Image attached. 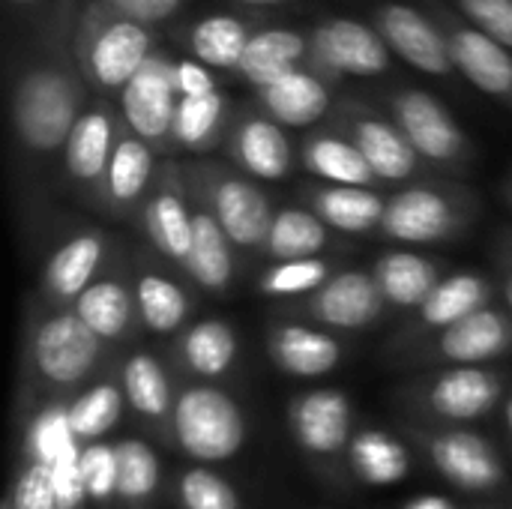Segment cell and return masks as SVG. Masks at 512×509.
<instances>
[{
  "label": "cell",
  "mask_w": 512,
  "mask_h": 509,
  "mask_svg": "<svg viewBox=\"0 0 512 509\" xmlns=\"http://www.w3.org/2000/svg\"><path fill=\"white\" fill-rule=\"evenodd\" d=\"M90 99L93 90L75 63L72 36H33L9 81V123L18 153L33 162L63 156Z\"/></svg>",
  "instance_id": "1"
},
{
  "label": "cell",
  "mask_w": 512,
  "mask_h": 509,
  "mask_svg": "<svg viewBox=\"0 0 512 509\" xmlns=\"http://www.w3.org/2000/svg\"><path fill=\"white\" fill-rule=\"evenodd\" d=\"M159 48V30L120 18L96 0H84L72 36V54L93 96L117 102L126 84Z\"/></svg>",
  "instance_id": "2"
},
{
  "label": "cell",
  "mask_w": 512,
  "mask_h": 509,
  "mask_svg": "<svg viewBox=\"0 0 512 509\" xmlns=\"http://www.w3.org/2000/svg\"><path fill=\"white\" fill-rule=\"evenodd\" d=\"M381 108L396 120L417 156L438 174H465L477 147L456 114L426 87L396 84L381 96Z\"/></svg>",
  "instance_id": "3"
},
{
  "label": "cell",
  "mask_w": 512,
  "mask_h": 509,
  "mask_svg": "<svg viewBox=\"0 0 512 509\" xmlns=\"http://www.w3.org/2000/svg\"><path fill=\"white\" fill-rule=\"evenodd\" d=\"M477 198L453 180H417L387 198L381 231L408 246H432L459 237L477 216Z\"/></svg>",
  "instance_id": "4"
},
{
  "label": "cell",
  "mask_w": 512,
  "mask_h": 509,
  "mask_svg": "<svg viewBox=\"0 0 512 509\" xmlns=\"http://www.w3.org/2000/svg\"><path fill=\"white\" fill-rule=\"evenodd\" d=\"M186 186L213 210L228 240L237 249H264L276 210L264 189L243 171H231L216 162H195L183 168Z\"/></svg>",
  "instance_id": "5"
},
{
  "label": "cell",
  "mask_w": 512,
  "mask_h": 509,
  "mask_svg": "<svg viewBox=\"0 0 512 509\" xmlns=\"http://www.w3.org/2000/svg\"><path fill=\"white\" fill-rule=\"evenodd\" d=\"M171 432L189 459L201 465H219L243 450L249 426L243 408L225 390L195 384L177 396Z\"/></svg>",
  "instance_id": "6"
},
{
  "label": "cell",
  "mask_w": 512,
  "mask_h": 509,
  "mask_svg": "<svg viewBox=\"0 0 512 509\" xmlns=\"http://www.w3.org/2000/svg\"><path fill=\"white\" fill-rule=\"evenodd\" d=\"M393 60V51L369 18L324 15L309 27V69L333 87L354 78H384L393 72Z\"/></svg>",
  "instance_id": "7"
},
{
  "label": "cell",
  "mask_w": 512,
  "mask_h": 509,
  "mask_svg": "<svg viewBox=\"0 0 512 509\" xmlns=\"http://www.w3.org/2000/svg\"><path fill=\"white\" fill-rule=\"evenodd\" d=\"M330 117L333 126H339L363 153L378 183H417L426 180V174L432 171L384 108L360 96H342L336 99Z\"/></svg>",
  "instance_id": "8"
},
{
  "label": "cell",
  "mask_w": 512,
  "mask_h": 509,
  "mask_svg": "<svg viewBox=\"0 0 512 509\" xmlns=\"http://www.w3.org/2000/svg\"><path fill=\"white\" fill-rule=\"evenodd\" d=\"M369 21L381 33L396 60L408 63L411 69L429 78L459 81L444 30L420 0H372Z\"/></svg>",
  "instance_id": "9"
},
{
  "label": "cell",
  "mask_w": 512,
  "mask_h": 509,
  "mask_svg": "<svg viewBox=\"0 0 512 509\" xmlns=\"http://www.w3.org/2000/svg\"><path fill=\"white\" fill-rule=\"evenodd\" d=\"M420 3L441 24L459 78L512 111V51L489 39L471 21H465L447 0H420Z\"/></svg>",
  "instance_id": "10"
},
{
  "label": "cell",
  "mask_w": 512,
  "mask_h": 509,
  "mask_svg": "<svg viewBox=\"0 0 512 509\" xmlns=\"http://www.w3.org/2000/svg\"><path fill=\"white\" fill-rule=\"evenodd\" d=\"M102 360V339L72 312L48 315L30 336V363L42 384L75 387Z\"/></svg>",
  "instance_id": "11"
},
{
  "label": "cell",
  "mask_w": 512,
  "mask_h": 509,
  "mask_svg": "<svg viewBox=\"0 0 512 509\" xmlns=\"http://www.w3.org/2000/svg\"><path fill=\"white\" fill-rule=\"evenodd\" d=\"M174 60L165 48H159L144 69L126 84L117 96L120 117L129 132L147 141L156 153L174 150V114H177V84H174Z\"/></svg>",
  "instance_id": "12"
},
{
  "label": "cell",
  "mask_w": 512,
  "mask_h": 509,
  "mask_svg": "<svg viewBox=\"0 0 512 509\" xmlns=\"http://www.w3.org/2000/svg\"><path fill=\"white\" fill-rule=\"evenodd\" d=\"M120 132H123V117H120V108L114 105V99L93 96L63 147V156H60L63 180L72 189L96 195L102 201L108 162H111Z\"/></svg>",
  "instance_id": "13"
},
{
  "label": "cell",
  "mask_w": 512,
  "mask_h": 509,
  "mask_svg": "<svg viewBox=\"0 0 512 509\" xmlns=\"http://www.w3.org/2000/svg\"><path fill=\"white\" fill-rule=\"evenodd\" d=\"M417 444L435 471L462 492H495L507 483V471L495 447L471 429L417 432Z\"/></svg>",
  "instance_id": "14"
},
{
  "label": "cell",
  "mask_w": 512,
  "mask_h": 509,
  "mask_svg": "<svg viewBox=\"0 0 512 509\" xmlns=\"http://www.w3.org/2000/svg\"><path fill=\"white\" fill-rule=\"evenodd\" d=\"M225 153L234 168L252 180H285L300 159L288 129L267 117L258 105H246L234 114Z\"/></svg>",
  "instance_id": "15"
},
{
  "label": "cell",
  "mask_w": 512,
  "mask_h": 509,
  "mask_svg": "<svg viewBox=\"0 0 512 509\" xmlns=\"http://www.w3.org/2000/svg\"><path fill=\"white\" fill-rule=\"evenodd\" d=\"M504 387L507 381L486 366H459L417 384L414 402L429 417L447 423H471L486 417L501 402Z\"/></svg>",
  "instance_id": "16"
},
{
  "label": "cell",
  "mask_w": 512,
  "mask_h": 509,
  "mask_svg": "<svg viewBox=\"0 0 512 509\" xmlns=\"http://www.w3.org/2000/svg\"><path fill=\"white\" fill-rule=\"evenodd\" d=\"M417 357L423 363H447L459 366H483L512 351V318L501 309H480L471 318L417 342Z\"/></svg>",
  "instance_id": "17"
},
{
  "label": "cell",
  "mask_w": 512,
  "mask_h": 509,
  "mask_svg": "<svg viewBox=\"0 0 512 509\" xmlns=\"http://www.w3.org/2000/svg\"><path fill=\"white\" fill-rule=\"evenodd\" d=\"M141 219L150 243L168 261L186 267L192 255V195L180 165L168 162L159 168L156 183L141 207Z\"/></svg>",
  "instance_id": "18"
},
{
  "label": "cell",
  "mask_w": 512,
  "mask_h": 509,
  "mask_svg": "<svg viewBox=\"0 0 512 509\" xmlns=\"http://www.w3.org/2000/svg\"><path fill=\"white\" fill-rule=\"evenodd\" d=\"M384 294L372 273L342 270L330 276L318 291H312L297 309L315 324L336 330H363L384 315Z\"/></svg>",
  "instance_id": "19"
},
{
  "label": "cell",
  "mask_w": 512,
  "mask_h": 509,
  "mask_svg": "<svg viewBox=\"0 0 512 509\" xmlns=\"http://www.w3.org/2000/svg\"><path fill=\"white\" fill-rule=\"evenodd\" d=\"M351 402L342 390H309L288 408V426L297 447L309 456L330 459L351 444Z\"/></svg>",
  "instance_id": "20"
},
{
  "label": "cell",
  "mask_w": 512,
  "mask_h": 509,
  "mask_svg": "<svg viewBox=\"0 0 512 509\" xmlns=\"http://www.w3.org/2000/svg\"><path fill=\"white\" fill-rule=\"evenodd\" d=\"M261 27V18L252 12H207L198 15L174 30L177 42L189 51L192 60L210 66L213 72H231L237 75V66L243 60V51L255 30Z\"/></svg>",
  "instance_id": "21"
},
{
  "label": "cell",
  "mask_w": 512,
  "mask_h": 509,
  "mask_svg": "<svg viewBox=\"0 0 512 509\" xmlns=\"http://www.w3.org/2000/svg\"><path fill=\"white\" fill-rule=\"evenodd\" d=\"M255 105L285 129H315L336 108V87L309 66L255 90Z\"/></svg>",
  "instance_id": "22"
},
{
  "label": "cell",
  "mask_w": 512,
  "mask_h": 509,
  "mask_svg": "<svg viewBox=\"0 0 512 509\" xmlns=\"http://www.w3.org/2000/svg\"><path fill=\"white\" fill-rule=\"evenodd\" d=\"M492 300V282L480 273H453L441 279V285L432 291V297L417 309L414 324L399 336V345L411 348L465 318L486 309Z\"/></svg>",
  "instance_id": "23"
},
{
  "label": "cell",
  "mask_w": 512,
  "mask_h": 509,
  "mask_svg": "<svg viewBox=\"0 0 512 509\" xmlns=\"http://www.w3.org/2000/svg\"><path fill=\"white\" fill-rule=\"evenodd\" d=\"M105 252L108 237L99 228H84L72 234L48 255L39 276L42 294L54 303H75L96 282V273L105 264Z\"/></svg>",
  "instance_id": "24"
},
{
  "label": "cell",
  "mask_w": 512,
  "mask_h": 509,
  "mask_svg": "<svg viewBox=\"0 0 512 509\" xmlns=\"http://www.w3.org/2000/svg\"><path fill=\"white\" fill-rule=\"evenodd\" d=\"M300 165L306 174H312L321 183L330 186H363L375 189L378 177L363 159V153L354 147V141L339 126H315L303 135L300 147Z\"/></svg>",
  "instance_id": "25"
},
{
  "label": "cell",
  "mask_w": 512,
  "mask_h": 509,
  "mask_svg": "<svg viewBox=\"0 0 512 509\" xmlns=\"http://www.w3.org/2000/svg\"><path fill=\"white\" fill-rule=\"evenodd\" d=\"M303 66H309V30L261 24L243 51L237 78L246 81L252 90H261Z\"/></svg>",
  "instance_id": "26"
},
{
  "label": "cell",
  "mask_w": 512,
  "mask_h": 509,
  "mask_svg": "<svg viewBox=\"0 0 512 509\" xmlns=\"http://www.w3.org/2000/svg\"><path fill=\"white\" fill-rule=\"evenodd\" d=\"M156 174H159L156 150L147 141H141L135 132H129L123 123V132H120L111 162H108L102 204L111 213H129L132 207L147 201V195L156 183Z\"/></svg>",
  "instance_id": "27"
},
{
  "label": "cell",
  "mask_w": 512,
  "mask_h": 509,
  "mask_svg": "<svg viewBox=\"0 0 512 509\" xmlns=\"http://www.w3.org/2000/svg\"><path fill=\"white\" fill-rule=\"evenodd\" d=\"M192 195V255L186 273L192 282L210 294H225L234 282V243L213 216V210L189 189Z\"/></svg>",
  "instance_id": "28"
},
{
  "label": "cell",
  "mask_w": 512,
  "mask_h": 509,
  "mask_svg": "<svg viewBox=\"0 0 512 509\" xmlns=\"http://www.w3.org/2000/svg\"><path fill=\"white\" fill-rule=\"evenodd\" d=\"M309 210L336 231L345 234H366L372 228H381L387 198L378 189H363V186H330V183H315L306 189Z\"/></svg>",
  "instance_id": "29"
},
{
  "label": "cell",
  "mask_w": 512,
  "mask_h": 509,
  "mask_svg": "<svg viewBox=\"0 0 512 509\" xmlns=\"http://www.w3.org/2000/svg\"><path fill=\"white\" fill-rule=\"evenodd\" d=\"M273 363L294 378H321L342 363V345L324 330L306 324H282L270 336Z\"/></svg>",
  "instance_id": "30"
},
{
  "label": "cell",
  "mask_w": 512,
  "mask_h": 509,
  "mask_svg": "<svg viewBox=\"0 0 512 509\" xmlns=\"http://www.w3.org/2000/svg\"><path fill=\"white\" fill-rule=\"evenodd\" d=\"M231 99L222 90L204 93V96H183L177 102L174 114V150L186 153H210L219 144H225L228 129L234 123Z\"/></svg>",
  "instance_id": "31"
},
{
  "label": "cell",
  "mask_w": 512,
  "mask_h": 509,
  "mask_svg": "<svg viewBox=\"0 0 512 509\" xmlns=\"http://www.w3.org/2000/svg\"><path fill=\"white\" fill-rule=\"evenodd\" d=\"M384 300L396 309H420L441 285V267L417 252H387L372 270Z\"/></svg>",
  "instance_id": "32"
},
{
  "label": "cell",
  "mask_w": 512,
  "mask_h": 509,
  "mask_svg": "<svg viewBox=\"0 0 512 509\" xmlns=\"http://www.w3.org/2000/svg\"><path fill=\"white\" fill-rule=\"evenodd\" d=\"M348 465L363 486H396L411 471V453L390 432L366 429L351 438Z\"/></svg>",
  "instance_id": "33"
},
{
  "label": "cell",
  "mask_w": 512,
  "mask_h": 509,
  "mask_svg": "<svg viewBox=\"0 0 512 509\" xmlns=\"http://www.w3.org/2000/svg\"><path fill=\"white\" fill-rule=\"evenodd\" d=\"M72 312L102 339L117 342L129 333L135 309V294L120 279H96L75 303Z\"/></svg>",
  "instance_id": "34"
},
{
  "label": "cell",
  "mask_w": 512,
  "mask_h": 509,
  "mask_svg": "<svg viewBox=\"0 0 512 509\" xmlns=\"http://www.w3.org/2000/svg\"><path fill=\"white\" fill-rule=\"evenodd\" d=\"M120 381H123V393H126V402L129 408L150 420V423H165L171 420L174 414V387H171V378L168 372L162 369V363L147 354V351H138L132 357H126L123 363V372H120Z\"/></svg>",
  "instance_id": "35"
},
{
  "label": "cell",
  "mask_w": 512,
  "mask_h": 509,
  "mask_svg": "<svg viewBox=\"0 0 512 509\" xmlns=\"http://www.w3.org/2000/svg\"><path fill=\"white\" fill-rule=\"evenodd\" d=\"M180 360L198 378H222L237 360V333L228 321L207 318L180 339Z\"/></svg>",
  "instance_id": "36"
},
{
  "label": "cell",
  "mask_w": 512,
  "mask_h": 509,
  "mask_svg": "<svg viewBox=\"0 0 512 509\" xmlns=\"http://www.w3.org/2000/svg\"><path fill=\"white\" fill-rule=\"evenodd\" d=\"M126 393L117 381L105 378L96 381L90 390H84L81 396H75L66 408H69V426L78 444H96L105 441V435L120 423L123 411H126Z\"/></svg>",
  "instance_id": "37"
},
{
  "label": "cell",
  "mask_w": 512,
  "mask_h": 509,
  "mask_svg": "<svg viewBox=\"0 0 512 509\" xmlns=\"http://www.w3.org/2000/svg\"><path fill=\"white\" fill-rule=\"evenodd\" d=\"M132 294H135V309H138L141 324L153 333H174L189 318L186 291L162 273L141 270L135 276Z\"/></svg>",
  "instance_id": "38"
},
{
  "label": "cell",
  "mask_w": 512,
  "mask_h": 509,
  "mask_svg": "<svg viewBox=\"0 0 512 509\" xmlns=\"http://www.w3.org/2000/svg\"><path fill=\"white\" fill-rule=\"evenodd\" d=\"M327 246V225L303 207H282L276 210V219L267 234V255L279 261H306L318 258V252Z\"/></svg>",
  "instance_id": "39"
},
{
  "label": "cell",
  "mask_w": 512,
  "mask_h": 509,
  "mask_svg": "<svg viewBox=\"0 0 512 509\" xmlns=\"http://www.w3.org/2000/svg\"><path fill=\"white\" fill-rule=\"evenodd\" d=\"M117 450V501L129 507L150 504L162 486V465L156 450L141 438H123Z\"/></svg>",
  "instance_id": "40"
},
{
  "label": "cell",
  "mask_w": 512,
  "mask_h": 509,
  "mask_svg": "<svg viewBox=\"0 0 512 509\" xmlns=\"http://www.w3.org/2000/svg\"><path fill=\"white\" fill-rule=\"evenodd\" d=\"M75 441L69 426V408L66 405H45L27 426L24 435V456L39 465H54Z\"/></svg>",
  "instance_id": "41"
},
{
  "label": "cell",
  "mask_w": 512,
  "mask_h": 509,
  "mask_svg": "<svg viewBox=\"0 0 512 509\" xmlns=\"http://www.w3.org/2000/svg\"><path fill=\"white\" fill-rule=\"evenodd\" d=\"M330 279V264L324 258H306V261H279L273 264L261 279L258 291L264 297H303L318 291Z\"/></svg>",
  "instance_id": "42"
},
{
  "label": "cell",
  "mask_w": 512,
  "mask_h": 509,
  "mask_svg": "<svg viewBox=\"0 0 512 509\" xmlns=\"http://www.w3.org/2000/svg\"><path fill=\"white\" fill-rule=\"evenodd\" d=\"M33 36H75L84 0H3Z\"/></svg>",
  "instance_id": "43"
},
{
  "label": "cell",
  "mask_w": 512,
  "mask_h": 509,
  "mask_svg": "<svg viewBox=\"0 0 512 509\" xmlns=\"http://www.w3.org/2000/svg\"><path fill=\"white\" fill-rule=\"evenodd\" d=\"M177 495L183 509H240L234 486L210 468H189L177 483Z\"/></svg>",
  "instance_id": "44"
},
{
  "label": "cell",
  "mask_w": 512,
  "mask_h": 509,
  "mask_svg": "<svg viewBox=\"0 0 512 509\" xmlns=\"http://www.w3.org/2000/svg\"><path fill=\"white\" fill-rule=\"evenodd\" d=\"M81 474L90 501H111L117 498V450L108 441L81 444Z\"/></svg>",
  "instance_id": "45"
},
{
  "label": "cell",
  "mask_w": 512,
  "mask_h": 509,
  "mask_svg": "<svg viewBox=\"0 0 512 509\" xmlns=\"http://www.w3.org/2000/svg\"><path fill=\"white\" fill-rule=\"evenodd\" d=\"M465 21L512 51V0H447Z\"/></svg>",
  "instance_id": "46"
},
{
  "label": "cell",
  "mask_w": 512,
  "mask_h": 509,
  "mask_svg": "<svg viewBox=\"0 0 512 509\" xmlns=\"http://www.w3.org/2000/svg\"><path fill=\"white\" fill-rule=\"evenodd\" d=\"M9 509H60L48 465L27 462L18 471L12 495H9Z\"/></svg>",
  "instance_id": "47"
},
{
  "label": "cell",
  "mask_w": 512,
  "mask_h": 509,
  "mask_svg": "<svg viewBox=\"0 0 512 509\" xmlns=\"http://www.w3.org/2000/svg\"><path fill=\"white\" fill-rule=\"evenodd\" d=\"M96 3H102L105 9H111L120 18L147 24L153 30L174 24L189 6V0H96Z\"/></svg>",
  "instance_id": "48"
},
{
  "label": "cell",
  "mask_w": 512,
  "mask_h": 509,
  "mask_svg": "<svg viewBox=\"0 0 512 509\" xmlns=\"http://www.w3.org/2000/svg\"><path fill=\"white\" fill-rule=\"evenodd\" d=\"M51 477H54V492H57L60 509H81L84 501H90L87 486H84V474H81V444H72L51 465Z\"/></svg>",
  "instance_id": "49"
},
{
  "label": "cell",
  "mask_w": 512,
  "mask_h": 509,
  "mask_svg": "<svg viewBox=\"0 0 512 509\" xmlns=\"http://www.w3.org/2000/svg\"><path fill=\"white\" fill-rule=\"evenodd\" d=\"M174 84H177V96H204L219 90L216 84V72L192 57H177L174 60Z\"/></svg>",
  "instance_id": "50"
},
{
  "label": "cell",
  "mask_w": 512,
  "mask_h": 509,
  "mask_svg": "<svg viewBox=\"0 0 512 509\" xmlns=\"http://www.w3.org/2000/svg\"><path fill=\"white\" fill-rule=\"evenodd\" d=\"M402 509H459L450 498H441V495H420V498H411L405 501Z\"/></svg>",
  "instance_id": "51"
},
{
  "label": "cell",
  "mask_w": 512,
  "mask_h": 509,
  "mask_svg": "<svg viewBox=\"0 0 512 509\" xmlns=\"http://www.w3.org/2000/svg\"><path fill=\"white\" fill-rule=\"evenodd\" d=\"M237 9H243V12H252V15H261V12H267V9H279V6H288V3H294V0H231Z\"/></svg>",
  "instance_id": "52"
},
{
  "label": "cell",
  "mask_w": 512,
  "mask_h": 509,
  "mask_svg": "<svg viewBox=\"0 0 512 509\" xmlns=\"http://www.w3.org/2000/svg\"><path fill=\"white\" fill-rule=\"evenodd\" d=\"M504 300H507V309H510L512 315V261L510 267H507V276H504Z\"/></svg>",
  "instance_id": "53"
},
{
  "label": "cell",
  "mask_w": 512,
  "mask_h": 509,
  "mask_svg": "<svg viewBox=\"0 0 512 509\" xmlns=\"http://www.w3.org/2000/svg\"><path fill=\"white\" fill-rule=\"evenodd\" d=\"M504 423H507V432H510L512 438V396L507 399V405H504Z\"/></svg>",
  "instance_id": "54"
},
{
  "label": "cell",
  "mask_w": 512,
  "mask_h": 509,
  "mask_svg": "<svg viewBox=\"0 0 512 509\" xmlns=\"http://www.w3.org/2000/svg\"><path fill=\"white\" fill-rule=\"evenodd\" d=\"M507 198H510V204H512V174H510V180H507Z\"/></svg>",
  "instance_id": "55"
},
{
  "label": "cell",
  "mask_w": 512,
  "mask_h": 509,
  "mask_svg": "<svg viewBox=\"0 0 512 509\" xmlns=\"http://www.w3.org/2000/svg\"><path fill=\"white\" fill-rule=\"evenodd\" d=\"M3 509H9V504H6V507H3Z\"/></svg>",
  "instance_id": "56"
}]
</instances>
